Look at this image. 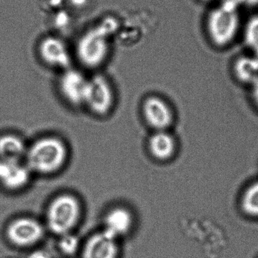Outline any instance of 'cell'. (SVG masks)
<instances>
[{"label": "cell", "instance_id": "6da1fadb", "mask_svg": "<svg viewBox=\"0 0 258 258\" xmlns=\"http://www.w3.org/2000/svg\"><path fill=\"white\" fill-rule=\"evenodd\" d=\"M69 150L66 143L56 137L38 139L28 146L25 162L32 173L50 175L63 168Z\"/></svg>", "mask_w": 258, "mask_h": 258}, {"label": "cell", "instance_id": "7a4b0ae2", "mask_svg": "<svg viewBox=\"0 0 258 258\" xmlns=\"http://www.w3.org/2000/svg\"><path fill=\"white\" fill-rule=\"evenodd\" d=\"M235 0H223L211 10L206 21L207 33L217 47L230 44L240 28V15Z\"/></svg>", "mask_w": 258, "mask_h": 258}, {"label": "cell", "instance_id": "3957f363", "mask_svg": "<svg viewBox=\"0 0 258 258\" xmlns=\"http://www.w3.org/2000/svg\"><path fill=\"white\" fill-rule=\"evenodd\" d=\"M82 213L81 202L76 196L69 193L58 195L48 205L45 226L57 236L72 232Z\"/></svg>", "mask_w": 258, "mask_h": 258}, {"label": "cell", "instance_id": "277c9868", "mask_svg": "<svg viewBox=\"0 0 258 258\" xmlns=\"http://www.w3.org/2000/svg\"><path fill=\"white\" fill-rule=\"evenodd\" d=\"M108 42L106 34L100 28L86 32L78 41L77 55L85 67L96 69L103 64L108 56Z\"/></svg>", "mask_w": 258, "mask_h": 258}, {"label": "cell", "instance_id": "5b68a950", "mask_svg": "<svg viewBox=\"0 0 258 258\" xmlns=\"http://www.w3.org/2000/svg\"><path fill=\"white\" fill-rule=\"evenodd\" d=\"M46 226L31 217H20L12 220L6 229L7 239L22 248L37 245L44 238Z\"/></svg>", "mask_w": 258, "mask_h": 258}, {"label": "cell", "instance_id": "8992f818", "mask_svg": "<svg viewBox=\"0 0 258 258\" xmlns=\"http://www.w3.org/2000/svg\"><path fill=\"white\" fill-rule=\"evenodd\" d=\"M114 104V91L105 77L96 75L89 79L84 106L96 115L105 116L111 112Z\"/></svg>", "mask_w": 258, "mask_h": 258}, {"label": "cell", "instance_id": "52a82bcc", "mask_svg": "<svg viewBox=\"0 0 258 258\" xmlns=\"http://www.w3.org/2000/svg\"><path fill=\"white\" fill-rule=\"evenodd\" d=\"M143 114L148 124L155 131H167L173 123L171 108L164 99L158 96H150L145 99Z\"/></svg>", "mask_w": 258, "mask_h": 258}, {"label": "cell", "instance_id": "ba28073f", "mask_svg": "<svg viewBox=\"0 0 258 258\" xmlns=\"http://www.w3.org/2000/svg\"><path fill=\"white\" fill-rule=\"evenodd\" d=\"M89 79L81 72L68 70L60 79L61 95L70 105L75 107L84 106L88 90Z\"/></svg>", "mask_w": 258, "mask_h": 258}, {"label": "cell", "instance_id": "9c48e42d", "mask_svg": "<svg viewBox=\"0 0 258 258\" xmlns=\"http://www.w3.org/2000/svg\"><path fill=\"white\" fill-rule=\"evenodd\" d=\"M32 172L25 161H13L0 158V185L10 191L25 188L31 179Z\"/></svg>", "mask_w": 258, "mask_h": 258}, {"label": "cell", "instance_id": "30bf717a", "mask_svg": "<svg viewBox=\"0 0 258 258\" xmlns=\"http://www.w3.org/2000/svg\"><path fill=\"white\" fill-rule=\"evenodd\" d=\"M119 251L118 240L102 230L86 241L81 258H118Z\"/></svg>", "mask_w": 258, "mask_h": 258}, {"label": "cell", "instance_id": "8fae6325", "mask_svg": "<svg viewBox=\"0 0 258 258\" xmlns=\"http://www.w3.org/2000/svg\"><path fill=\"white\" fill-rule=\"evenodd\" d=\"M134 224V215L128 208L115 207L105 214L102 230L118 240L131 232Z\"/></svg>", "mask_w": 258, "mask_h": 258}, {"label": "cell", "instance_id": "7c38bea8", "mask_svg": "<svg viewBox=\"0 0 258 258\" xmlns=\"http://www.w3.org/2000/svg\"><path fill=\"white\" fill-rule=\"evenodd\" d=\"M41 59L51 67L64 69L70 64V52L62 40L55 37H47L42 40L39 46Z\"/></svg>", "mask_w": 258, "mask_h": 258}, {"label": "cell", "instance_id": "4fadbf2b", "mask_svg": "<svg viewBox=\"0 0 258 258\" xmlns=\"http://www.w3.org/2000/svg\"><path fill=\"white\" fill-rule=\"evenodd\" d=\"M149 150L151 155L159 161L170 159L176 151V142L167 131H155L149 140Z\"/></svg>", "mask_w": 258, "mask_h": 258}, {"label": "cell", "instance_id": "5bb4252c", "mask_svg": "<svg viewBox=\"0 0 258 258\" xmlns=\"http://www.w3.org/2000/svg\"><path fill=\"white\" fill-rule=\"evenodd\" d=\"M28 146L25 140L15 134L0 136V158L13 161H25Z\"/></svg>", "mask_w": 258, "mask_h": 258}, {"label": "cell", "instance_id": "9a60e30c", "mask_svg": "<svg viewBox=\"0 0 258 258\" xmlns=\"http://www.w3.org/2000/svg\"><path fill=\"white\" fill-rule=\"evenodd\" d=\"M234 75L243 84H253L258 80V58L251 55L237 58L234 63Z\"/></svg>", "mask_w": 258, "mask_h": 258}, {"label": "cell", "instance_id": "2e32d148", "mask_svg": "<svg viewBox=\"0 0 258 258\" xmlns=\"http://www.w3.org/2000/svg\"><path fill=\"white\" fill-rule=\"evenodd\" d=\"M241 206L247 215L258 217V180L246 188L241 197Z\"/></svg>", "mask_w": 258, "mask_h": 258}, {"label": "cell", "instance_id": "e0dca14e", "mask_svg": "<svg viewBox=\"0 0 258 258\" xmlns=\"http://www.w3.org/2000/svg\"><path fill=\"white\" fill-rule=\"evenodd\" d=\"M243 39L252 55L258 58V16H252L247 20L243 31Z\"/></svg>", "mask_w": 258, "mask_h": 258}, {"label": "cell", "instance_id": "ac0fdd59", "mask_svg": "<svg viewBox=\"0 0 258 258\" xmlns=\"http://www.w3.org/2000/svg\"><path fill=\"white\" fill-rule=\"evenodd\" d=\"M58 238V249L66 256H74L81 248V241L73 232L60 235Z\"/></svg>", "mask_w": 258, "mask_h": 258}, {"label": "cell", "instance_id": "d6986e66", "mask_svg": "<svg viewBox=\"0 0 258 258\" xmlns=\"http://www.w3.org/2000/svg\"><path fill=\"white\" fill-rule=\"evenodd\" d=\"M251 98L258 108V80L251 84Z\"/></svg>", "mask_w": 258, "mask_h": 258}, {"label": "cell", "instance_id": "ffe728a7", "mask_svg": "<svg viewBox=\"0 0 258 258\" xmlns=\"http://www.w3.org/2000/svg\"><path fill=\"white\" fill-rule=\"evenodd\" d=\"M28 258H51V256L47 252L43 251V250H37V251L31 253Z\"/></svg>", "mask_w": 258, "mask_h": 258}, {"label": "cell", "instance_id": "44dd1931", "mask_svg": "<svg viewBox=\"0 0 258 258\" xmlns=\"http://www.w3.org/2000/svg\"><path fill=\"white\" fill-rule=\"evenodd\" d=\"M239 6H245V7H256L258 6V0H235Z\"/></svg>", "mask_w": 258, "mask_h": 258}, {"label": "cell", "instance_id": "7402d4cb", "mask_svg": "<svg viewBox=\"0 0 258 258\" xmlns=\"http://www.w3.org/2000/svg\"><path fill=\"white\" fill-rule=\"evenodd\" d=\"M205 2H221L223 0H203Z\"/></svg>", "mask_w": 258, "mask_h": 258}]
</instances>
